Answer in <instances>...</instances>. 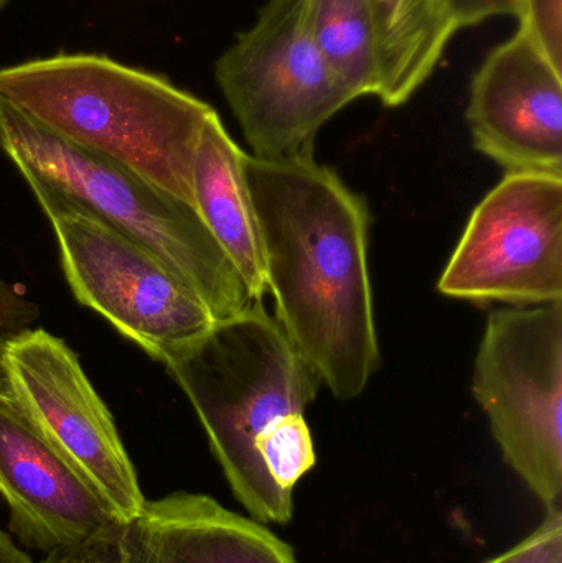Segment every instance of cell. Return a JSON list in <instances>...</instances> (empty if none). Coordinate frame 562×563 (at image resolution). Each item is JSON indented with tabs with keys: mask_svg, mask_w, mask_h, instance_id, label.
<instances>
[{
	"mask_svg": "<svg viewBox=\"0 0 562 563\" xmlns=\"http://www.w3.org/2000/svg\"><path fill=\"white\" fill-rule=\"evenodd\" d=\"M244 168L277 323L337 399H355L379 364L368 205L313 157L247 154Z\"/></svg>",
	"mask_w": 562,
	"mask_h": 563,
	"instance_id": "cell-1",
	"label": "cell"
},
{
	"mask_svg": "<svg viewBox=\"0 0 562 563\" xmlns=\"http://www.w3.org/2000/svg\"><path fill=\"white\" fill-rule=\"evenodd\" d=\"M190 400L234 498L261 525H289L316 466L307 406L320 379L263 301L162 361Z\"/></svg>",
	"mask_w": 562,
	"mask_h": 563,
	"instance_id": "cell-2",
	"label": "cell"
},
{
	"mask_svg": "<svg viewBox=\"0 0 562 563\" xmlns=\"http://www.w3.org/2000/svg\"><path fill=\"white\" fill-rule=\"evenodd\" d=\"M0 99L195 208L191 168L214 109L168 79L108 56L59 53L0 68Z\"/></svg>",
	"mask_w": 562,
	"mask_h": 563,
	"instance_id": "cell-3",
	"label": "cell"
},
{
	"mask_svg": "<svg viewBox=\"0 0 562 563\" xmlns=\"http://www.w3.org/2000/svg\"><path fill=\"white\" fill-rule=\"evenodd\" d=\"M0 147L32 190L48 191L151 251L217 321L254 300L194 207L128 168L69 144L0 99Z\"/></svg>",
	"mask_w": 562,
	"mask_h": 563,
	"instance_id": "cell-4",
	"label": "cell"
},
{
	"mask_svg": "<svg viewBox=\"0 0 562 563\" xmlns=\"http://www.w3.org/2000/svg\"><path fill=\"white\" fill-rule=\"evenodd\" d=\"M214 78L251 155L264 161L313 157L320 129L355 101L313 42L307 0H267L218 58Z\"/></svg>",
	"mask_w": 562,
	"mask_h": 563,
	"instance_id": "cell-5",
	"label": "cell"
},
{
	"mask_svg": "<svg viewBox=\"0 0 562 563\" xmlns=\"http://www.w3.org/2000/svg\"><path fill=\"white\" fill-rule=\"evenodd\" d=\"M472 393L505 463L562 508V301L492 311Z\"/></svg>",
	"mask_w": 562,
	"mask_h": 563,
	"instance_id": "cell-6",
	"label": "cell"
},
{
	"mask_svg": "<svg viewBox=\"0 0 562 563\" xmlns=\"http://www.w3.org/2000/svg\"><path fill=\"white\" fill-rule=\"evenodd\" d=\"M32 191L52 221L76 300L155 361L162 363L217 323L203 300L151 251L63 198Z\"/></svg>",
	"mask_w": 562,
	"mask_h": 563,
	"instance_id": "cell-7",
	"label": "cell"
},
{
	"mask_svg": "<svg viewBox=\"0 0 562 563\" xmlns=\"http://www.w3.org/2000/svg\"><path fill=\"white\" fill-rule=\"evenodd\" d=\"M5 399L131 525L147 499L114 419L75 351L48 331L26 330L2 347Z\"/></svg>",
	"mask_w": 562,
	"mask_h": 563,
	"instance_id": "cell-8",
	"label": "cell"
},
{
	"mask_svg": "<svg viewBox=\"0 0 562 563\" xmlns=\"http://www.w3.org/2000/svg\"><path fill=\"white\" fill-rule=\"evenodd\" d=\"M438 288L474 303L562 301V175H505L469 218Z\"/></svg>",
	"mask_w": 562,
	"mask_h": 563,
	"instance_id": "cell-9",
	"label": "cell"
},
{
	"mask_svg": "<svg viewBox=\"0 0 562 563\" xmlns=\"http://www.w3.org/2000/svg\"><path fill=\"white\" fill-rule=\"evenodd\" d=\"M467 122L475 148L507 174L562 175V69L525 30L478 66Z\"/></svg>",
	"mask_w": 562,
	"mask_h": 563,
	"instance_id": "cell-10",
	"label": "cell"
},
{
	"mask_svg": "<svg viewBox=\"0 0 562 563\" xmlns=\"http://www.w3.org/2000/svg\"><path fill=\"white\" fill-rule=\"evenodd\" d=\"M0 496L13 534L52 554L78 548L111 526L114 509L0 396Z\"/></svg>",
	"mask_w": 562,
	"mask_h": 563,
	"instance_id": "cell-11",
	"label": "cell"
},
{
	"mask_svg": "<svg viewBox=\"0 0 562 563\" xmlns=\"http://www.w3.org/2000/svg\"><path fill=\"white\" fill-rule=\"evenodd\" d=\"M128 536L131 563H297L266 525L198 493L145 503Z\"/></svg>",
	"mask_w": 562,
	"mask_h": 563,
	"instance_id": "cell-12",
	"label": "cell"
},
{
	"mask_svg": "<svg viewBox=\"0 0 562 563\" xmlns=\"http://www.w3.org/2000/svg\"><path fill=\"white\" fill-rule=\"evenodd\" d=\"M246 152L233 141L220 115L208 118L191 168L195 210L251 297L266 294L263 241L246 180Z\"/></svg>",
	"mask_w": 562,
	"mask_h": 563,
	"instance_id": "cell-13",
	"label": "cell"
},
{
	"mask_svg": "<svg viewBox=\"0 0 562 563\" xmlns=\"http://www.w3.org/2000/svg\"><path fill=\"white\" fill-rule=\"evenodd\" d=\"M378 30L379 101L398 108L428 81L458 26L442 0H370Z\"/></svg>",
	"mask_w": 562,
	"mask_h": 563,
	"instance_id": "cell-14",
	"label": "cell"
},
{
	"mask_svg": "<svg viewBox=\"0 0 562 563\" xmlns=\"http://www.w3.org/2000/svg\"><path fill=\"white\" fill-rule=\"evenodd\" d=\"M307 20L320 55L352 98H378V30L370 0H307Z\"/></svg>",
	"mask_w": 562,
	"mask_h": 563,
	"instance_id": "cell-15",
	"label": "cell"
},
{
	"mask_svg": "<svg viewBox=\"0 0 562 563\" xmlns=\"http://www.w3.org/2000/svg\"><path fill=\"white\" fill-rule=\"evenodd\" d=\"M484 563H562V508L547 511L524 541Z\"/></svg>",
	"mask_w": 562,
	"mask_h": 563,
	"instance_id": "cell-16",
	"label": "cell"
},
{
	"mask_svg": "<svg viewBox=\"0 0 562 563\" xmlns=\"http://www.w3.org/2000/svg\"><path fill=\"white\" fill-rule=\"evenodd\" d=\"M520 26L562 69V0H521Z\"/></svg>",
	"mask_w": 562,
	"mask_h": 563,
	"instance_id": "cell-17",
	"label": "cell"
},
{
	"mask_svg": "<svg viewBox=\"0 0 562 563\" xmlns=\"http://www.w3.org/2000/svg\"><path fill=\"white\" fill-rule=\"evenodd\" d=\"M35 563H131L128 526H111L78 548L52 552Z\"/></svg>",
	"mask_w": 562,
	"mask_h": 563,
	"instance_id": "cell-18",
	"label": "cell"
},
{
	"mask_svg": "<svg viewBox=\"0 0 562 563\" xmlns=\"http://www.w3.org/2000/svg\"><path fill=\"white\" fill-rule=\"evenodd\" d=\"M458 30L475 26L494 16H520L521 0H442Z\"/></svg>",
	"mask_w": 562,
	"mask_h": 563,
	"instance_id": "cell-19",
	"label": "cell"
},
{
	"mask_svg": "<svg viewBox=\"0 0 562 563\" xmlns=\"http://www.w3.org/2000/svg\"><path fill=\"white\" fill-rule=\"evenodd\" d=\"M36 317L38 310L35 305L0 279V336L7 340L30 330Z\"/></svg>",
	"mask_w": 562,
	"mask_h": 563,
	"instance_id": "cell-20",
	"label": "cell"
},
{
	"mask_svg": "<svg viewBox=\"0 0 562 563\" xmlns=\"http://www.w3.org/2000/svg\"><path fill=\"white\" fill-rule=\"evenodd\" d=\"M0 563H35L25 552L16 548L15 542L0 529Z\"/></svg>",
	"mask_w": 562,
	"mask_h": 563,
	"instance_id": "cell-21",
	"label": "cell"
},
{
	"mask_svg": "<svg viewBox=\"0 0 562 563\" xmlns=\"http://www.w3.org/2000/svg\"><path fill=\"white\" fill-rule=\"evenodd\" d=\"M3 338L0 336V396H5V379H3V369H2V347H3Z\"/></svg>",
	"mask_w": 562,
	"mask_h": 563,
	"instance_id": "cell-22",
	"label": "cell"
},
{
	"mask_svg": "<svg viewBox=\"0 0 562 563\" xmlns=\"http://www.w3.org/2000/svg\"><path fill=\"white\" fill-rule=\"evenodd\" d=\"M9 2V0H0V9H2L5 3Z\"/></svg>",
	"mask_w": 562,
	"mask_h": 563,
	"instance_id": "cell-23",
	"label": "cell"
}]
</instances>
